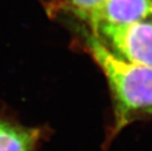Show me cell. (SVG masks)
Wrapping results in <instances>:
<instances>
[{"instance_id":"6da1fadb","label":"cell","mask_w":152,"mask_h":151,"mask_svg":"<svg viewBox=\"0 0 152 151\" xmlns=\"http://www.w3.org/2000/svg\"><path fill=\"white\" fill-rule=\"evenodd\" d=\"M86 48L106 77L114 100V134L134 120L152 115V68L123 59L86 31Z\"/></svg>"},{"instance_id":"7a4b0ae2","label":"cell","mask_w":152,"mask_h":151,"mask_svg":"<svg viewBox=\"0 0 152 151\" xmlns=\"http://www.w3.org/2000/svg\"><path fill=\"white\" fill-rule=\"evenodd\" d=\"M90 34L123 59L152 68V20L100 26Z\"/></svg>"},{"instance_id":"3957f363","label":"cell","mask_w":152,"mask_h":151,"mask_svg":"<svg viewBox=\"0 0 152 151\" xmlns=\"http://www.w3.org/2000/svg\"><path fill=\"white\" fill-rule=\"evenodd\" d=\"M152 17V0H105L83 19L90 31L100 26H119Z\"/></svg>"},{"instance_id":"277c9868","label":"cell","mask_w":152,"mask_h":151,"mask_svg":"<svg viewBox=\"0 0 152 151\" xmlns=\"http://www.w3.org/2000/svg\"><path fill=\"white\" fill-rule=\"evenodd\" d=\"M39 137L37 128L0 120V151H34Z\"/></svg>"},{"instance_id":"5b68a950","label":"cell","mask_w":152,"mask_h":151,"mask_svg":"<svg viewBox=\"0 0 152 151\" xmlns=\"http://www.w3.org/2000/svg\"><path fill=\"white\" fill-rule=\"evenodd\" d=\"M105 0H44L48 15L57 17L60 14H70L83 21Z\"/></svg>"}]
</instances>
